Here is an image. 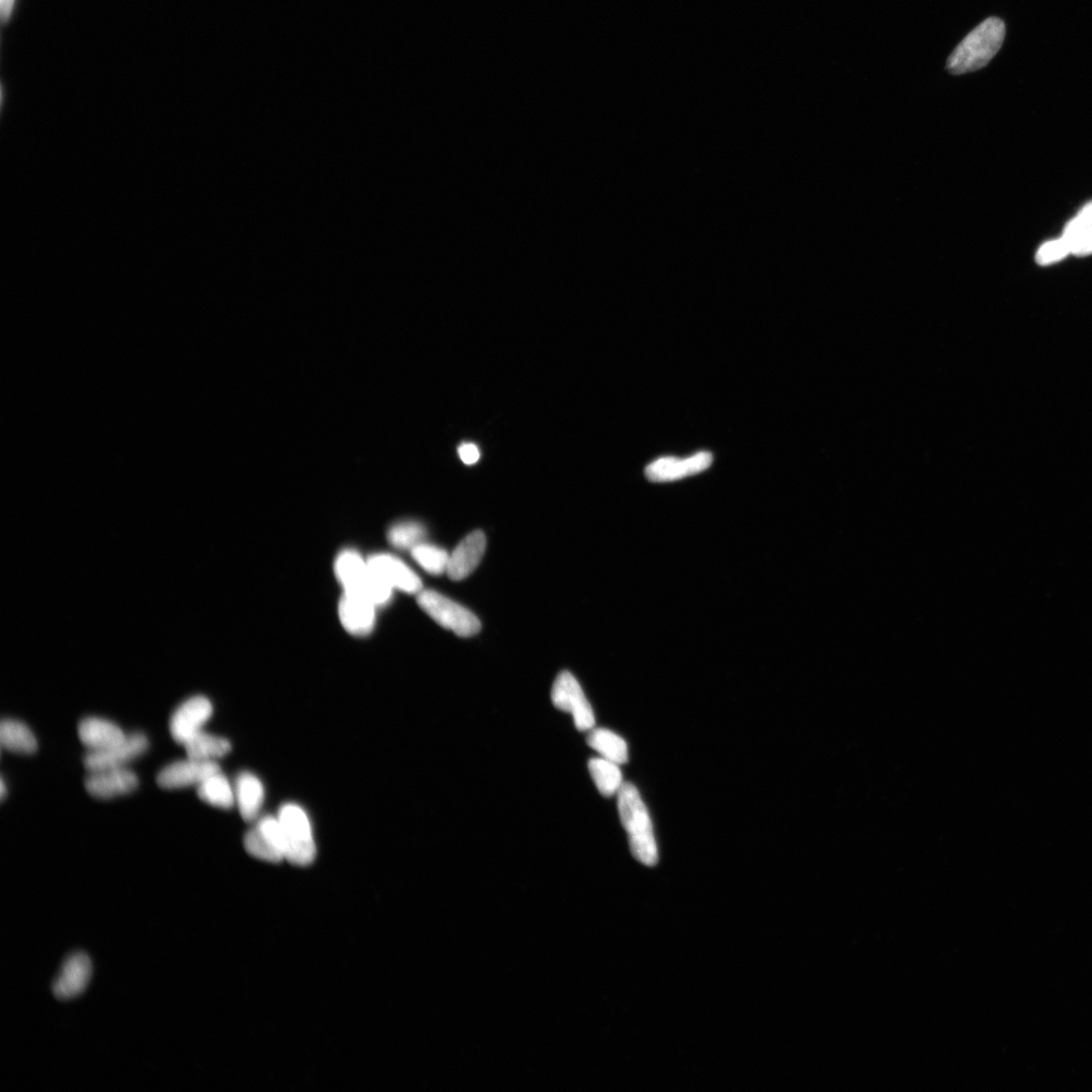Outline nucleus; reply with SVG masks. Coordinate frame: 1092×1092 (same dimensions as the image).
Wrapping results in <instances>:
<instances>
[{
    "label": "nucleus",
    "instance_id": "obj_6",
    "mask_svg": "<svg viewBox=\"0 0 1092 1092\" xmlns=\"http://www.w3.org/2000/svg\"><path fill=\"white\" fill-rule=\"evenodd\" d=\"M551 701L558 709L571 713L578 731L590 732L595 727L593 708L578 680L570 672L561 673L553 683Z\"/></svg>",
    "mask_w": 1092,
    "mask_h": 1092
},
{
    "label": "nucleus",
    "instance_id": "obj_20",
    "mask_svg": "<svg viewBox=\"0 0 1092 1092\" xmlns=\"http://www.w3.org/2000/svg\"><path fill=\"white\" fill-rule=\"evenodd\" d=\"M188 759L215 762L231 751L230 741L205 732H199L183 745Z\"/></svg>",
    "mask_w": 1092,
    "mask_h": 1092
},
{
    "label": "nucleus",
    "instance_id": "obj_9",
    "mask_svg": "<svg viewBox=\"0 0 1092 1092\" xmlns=\"http://www.w3.org/2000/svg\"><path fill=\"white\" fill-rule=\"evenodd\" d=\"M92 974L93 965L89 956L81 952L70 955L52 985L55 997L68 1000L80 996L89 985Z\"/></svg>",
    "mask_w": 1092,
    "mask_h": 1092
},
{
    "label": "nucleus",
    "instance_id": "obj_24",
    "mask_svg": "<svg viewBox=\"0 0 1092 1092\" xmlns=\"http://www.w3.org/2000/svg\"><path fill=\"white\" fill-rule=\"evenodd\" d=\"M425 528L416 521L398 522L388 531L390 545L400 550L411 551L416 546L425 543Z\"/></svg>",
    "mask_w": 1092,
    "mask_h": 1092
},
{
    "label": "nucleus",
    "instance_id": "obj_25",
    "mask_svg": "<svg viewBox=\"0 0 1092 1092\" xmlns=\"http://www.w3.org/2000/svg\"><path fill=\"white\" fill-rule=\"evenodd\" d=\"M411 555L426 573L433 576L446 574L450 555L445 549L425 542L416 546Z\"/></svg>",
    "mask_w": 1092,
    "mask_h": 1092
},
{
    "label": "nucleus",
    "instance_id": "obj_1",
    "mask_svg": "<svg viewBox=\"0 0 1092 1092\" xmlns=\"http://www.w3.org/2000/svg\"><path fill=\"white\" fill-rule=\"evenodd\" d=\"M618 812L622 826L628 833L631 852L637 861L652 867L659 861L649 810L635 786L624 783L617 794Z\"/></svg>",
    "mask_w": 1092,
    "mask_h": 1092
},
{
    "label": "nucleus",
    "instance_id": "obj_15",
    "mask_svg": "<svg viewBox=\"0 0 1092 1092\" xmlns=\"http://www.w3.org/2000/svg\"><path fill=\"white\" fill-rule=\"evenodd\" d=\"M138 778L126 768L95 771L85 780V789L98 799H110L134 791Z\"/></svg>",
    "mask_w": 1092,
    "mask_h": 1092
},
{
    "label": "nucleus",
    "instance_id": "obj_14",
    "mask_svg": "<svg viewBox=\"0 0 1092 1092\" xmlns=\"http://www.w3.org/2000/svg\"><path fill=\"white\" fill-rule=\"evenodd\" d=\"M486 546V536L482 531L477 530L465 537L449 557L448 578L461 581L469 577L482 561Z\"/></svg>",
    "mask_w": 1092,
    "mask_h": 1092
},
{
    "label": "nucleus",
    "instance_id": "obj_27",
    "mask_svg": "<svg viewBox=\"0 0 1092 1092\" xmlns=\"http://www.w3.org/2000/svg\"><path fill=\"white\" fill-rule=\"evenodd\" d=\"M1070 253L1069 247L1065 239H1058L1044 244L1037 253V261L1041 266H1049L1066 258Z\"/></svg>",
    "mask_w": 1092,
    "mask_h": 1092
},
{
    "label": "nucleus",
    "instance_id": "obj_13",
    "mask_svg": "<svg viewBox=\"0 0 1092 1092\" xmlns=\"http://www.w3.org/2000/svg\"><path fill=\"white\" fill-rule=\"evenodd\" d=\"M712 460L713 458L709 453H699L684 459L663 458L648 465L646 476L653 483L674 482L704 472L710 467Z\"/></svg>",
    "mask_w": 1092,
    "mask_h": 1092
},
{
    "label": "nucleus",
    "instance_id": "obj_12",
    "mask_svg": "<svg viewBox=\"0 0 1092 1092\" xmlns=\"http://www.w3.org/2000/svg\"><path fill=\"white\" fill-rule=\"evenodd\" d=\"M376 608L375 604L364 597L344 592L338 606L344 630L359 637L371 634L376 622Z\"/></svg>",
    "mask_w": 1092,
    "mask_h": 1092
},
{
    "label": "nucleus",
    "instance_id": "obj_5",
    "mask_svg": "<svg viewBox=\"0 0 1092 1092\" xmlns=\"http://www.w3.org/2000/svg\"><path fill=\"white\" fill-rule=\"evenodd\" d=\"M417 602L436 623L461 637L474 636L480 629V621L471 611L444 595L424 590L417 595Z\"/></svg>",
    "mask_w": 1092,
    "mask_h": 1092
},
{
    "label": "nucleus",
    "instance_id": "obj_16",
    "mask_svg": "<svg viewBox=\"0 0 1092 1092\" xmlns=\"http://www.w3.org/2000/svg\"><path fill=\"white\" fill-rule=\"evenodd\" d=\"M78 737L90 752L109 749L127 738L118 725L97 718L82 720L78 726Z\"/></svg>",
    "mask_w": 1092,
    "mask_h": 1092
},
{
    "label": "nucleus",
    "instance_id": "obj_28",
    "mask_svg": "<svg viewBox=\"0 0 1092 1092\" xmlns=\"http://www.w3.org/2000/svg\"><path fill=\"white\" fill-rule=\"evenodd\" d=\"M459 456L463 463L472 465L478 461L480 454L476 444L468 442L459 447Z\"/></svg>",
    "mask_w": 1092,
    "mask_h": 1092
},
{
    "label": "nucleus",
    "instance_id": "obj_3",
    "mask_svg": "<svg viewBox=\"0 0 1092 1092\" xmlns=\"http://www.w3.org/2000/svg\"><path fill=\"white\" fill-rule=\"evenodd\" d=\"M334 572L344 592L362 596L377 607L388 605L392 598L394 589L355 549H344L339 553L334 563Z\"/></svg>",
    "mask_w": 1092,
    "mask_h": 1092
},
{
    "label": "nucleus",
    "instance_id": "obj_26",
    "mask_svg": "<svg viewBox=\"0 0 1092 1092\" xmlns=\"http://www.w3.org/2000/svg\"><path fill=\"white\" fill-rule=\"evenodd\" d=\"M244 847L247 852L259 860L269 863H280L284 860L282 854L274 848L270 841L257 827L246 834Z\"/></svg>",
    "mask_w": 1092,
    "mask_h": 1092
},
{
    "label": "nucleus",
    "instance_id": "obj_18",
    "mask_svg": "<svg viewBox=\"0 0 1092 1092\" xmlns=\"http://www.w3.org/2000/svg\"><path fill=\"white\" fill-rule=\"evenodd\" d=\"M1070 253L1084 256L1092 253V203H1089L1068 224L1063 235Z\"/></svg>",
    "mask_w": 1092,
    "mask_h": 1092
},
{
    "label": "nucleus",
    "instance_id": "obj_4",
    "mask_svg": "<svg viewBox=\"0 0 1092 1092\" xmlns=\"http://www.w3.org/2000/svg\"><path fill=\"white\" fill-rule=\"evenodd\" d=\"M285 840L286 860L296 866H308L317 849L308 814L294 804L285 805L279 812Z\"/></svg>",
    "mask_w": 1092,
    "mask_h": 1092
},
{
    "label": "nucleus",
    "instance_id": "obj_10",
    "mask_svg": "<svg viewBox=\"0 0 1092 1092\" xmlns=\"http://www.w3.org/2000/svg\"><path fill=\"white\" fill-rule=\"evenodd\" d=\"M221 771L216 762L197 761L188 759L172 763L165 767L157 776V784L165 789H180L189 788L208 779Z\"/></svg>",
    "mask_w": 1092,
    "mask_h": 1092
},
{
    "label": "nucleus",
    "instance_id": "obj_19",
    "mask_svg": "<svg viewBox=\"0 0 1092 1092\" xmlns=\"http://www.w3.org/2000/svg\"><path fill=\"white\" fill-rule=\"evenodd\" d=\"M587 744L598 752L602 758L619 765L629 762V747L626 741L606 728H593L589 732Z\"/></svg>",
    "mask_w": 1092,
    "mask_h": 1092
},
{
    "label": "nucleus",
    "instance_id": "obj_17",
    "mask_svg": "<svg viewBox=\"0 0 1092 1092\" xmlns=\"http://www.w3.org/2000/svg\"><path fill=\"white\" fill-rule=\"evenodd\" d=\"M235 797L243 820L252 822L258 817L264 805V785L255 775L244 771L237 778Z\"/></svg>",
    "mask_w": 1092,
    "mask_h": 1092
},
{
    "label": "nucleus",
    "instance_id": "obj_21",
    "mask_svg": "<svg viewBox=\"0 0 1092 1092\" xmlns=\"http://www.w3.org/2000/svg\"><path fill=\"white\" fill-rule=\"evenodd\" d=\"M0 741L5 749L18 754H31L38 749V741L30 728L18 720L2 721Z\"/></svg>",
    "mask_w": 1092,
    "mask_h": 1092
},
{
    "label": "nucleus",
    "instance_id": "obj_22",
    "mask_svg": "<svg viewBox=\"0 0 1092 1092\" xmlns=\"http://www.w3.org/2000/svg\"><path fill=\"white\" fill-rule=\"evenodd\" d=\"M620 765L602 758H593L589 761V771L597 789L605 796L617 795L622 786L623 776Z\"/></svg>",
    "mask_w": 1092,
    "mask_h": 1092
},
{
    "label": "nucleus",
    "instance_id": "obj_2",
    "mask_svg": "<svg viewBox=\"0 0 1092 1092\" xmlns=\"http://www.w3.org/2000/svg\"><path fill=\"white\" fill-rule=\"evenodd\" d=\"M1004 38L1003 21L995 17L985 20L959 43L946 61V69L955 76L982 69L998 53Z\"/></svg>",
    "mask_w": 1092,
    "mask_h": 1092
},
{
    "label": "nucleus",
    "instance_id": "obj_8",
    "mask_svg": "<svg viewBox=\"0 0 1092 1092\" xmlns=\"http://www.w3.org/2000/svg\"><path fill=\"white\" fill-rule=\"evenodd\" d=\"M213 705L208 698L196 696L182 704L170 720V733L178 744L184 745L212 718Z\"/></svg>",
    "mask_w": 1092,
    "mask_h": 1092
},
{
    "label": "nucleus",
    "instance_id": "obj_29",
    "mask_svg": "<svg viewBox=\"0 0 1092 1092\" xmlns=\"http://www.w3.org/2000/svg\"><path fill=\"white\" fill-rule=\"evenodd\" d=\"M16 0H0V14H2V21L7 23L11 17Z\"/></svg>",
    "mask_w": 1092,
    "mask_h": 1092
},
{
    "label": "nucleus",
    "instance_id": "obj_30",
    "mask_svg": "<svg viewBox=\"0 0 1092 1092\" xmlns=\"http://www.w3.org/2000/svg\"><path fill=\"white\" fill-rule=\"evenodd\" d=\"M0 789H0V796H2V798H5V796L7 794V789H6V783H5L4 779L2 780V783H0Z\"/></svg>",
    "mask_w": 1092,
    "mask_h": 1092
},
{
    "label": "nucleus",
    "instance_id": "obj_23",
    "mask_svg": "<svg viewBox=\"0 0 1092 1092\" xmlns=\"http://www.w3.org/2000/svg\"><path fill=\"white\" fill-rule=\"evenodd\" d=\"M198 795L205 803L224 809L233 807L236 801L235 789H232L221 771L200 783L198 786Z\"/></svg>",
    "mask_w": 1092,
    "mask_h": 1092
},
{
    "label": "nucleus",
    "instance_id": "obj_7",
    "mask_svg": "<svg viewBox=\"0 0 1092 1092\" xmlns=\"http://www.w3.org/2000/svg\"><path fill=\"white\" fill-rule=\"evenodd\" d=\"M148 746L147 737L143 734L130 735L118 745L87 754L84 758V766L91 773L125 768L128 763L147 750Z\"/></svg>",
    "mask_w": 1092,
    "mask_h": 1092
},
{
    "label": "nucleus",
    "instance_id": "obj_11",
    "mask_svg": "<svg viewBox=\"0 0 1092 1092\" xmlns=\"http://www.w3.org/2000/svg\"><path fill=\"white\" fill-rule=\"evenodd\" d=\"M368 562L372 569L392 589L418 595L424 585L418 575L399 558L390 553H375Z\"/></svg>",
    "mask_w": 1092,
    "mask_h": 1092
}]
</instances>
